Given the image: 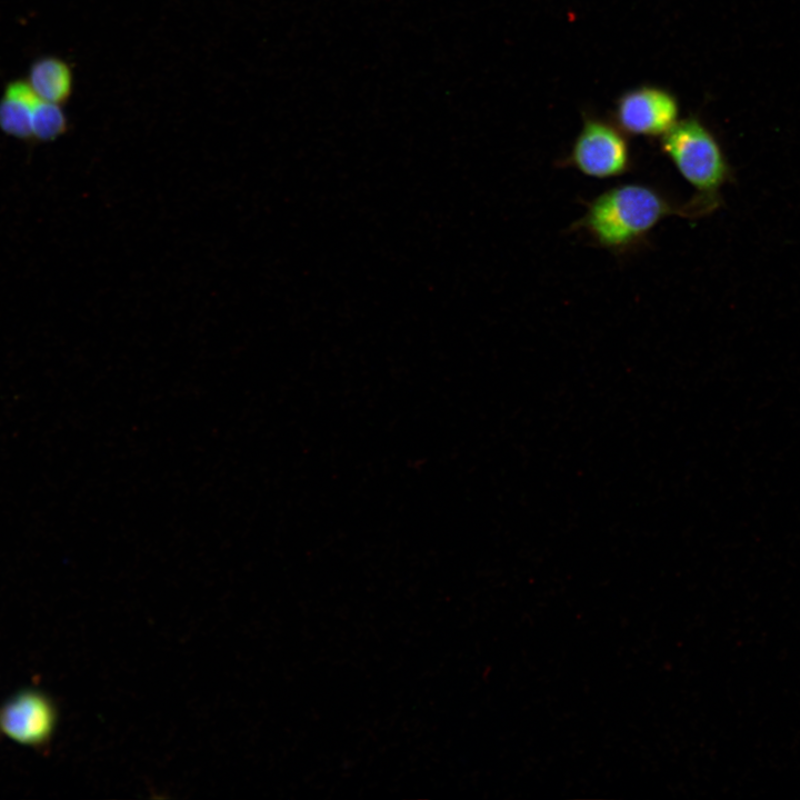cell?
I'll list each match as a JSON object with an SVG mask.
<instances>
[{
    "label": "cell",
    "mask_w": 800,
    "mask_h": 800,
    "mask_svg": "<svg viewBox=\"0 0 800 800\" xmlns=\"http://www.w3.org/2000/svg\"><path fill=\"white\" fill-rule=\"evenodd\" d=\"M669 216L690 219L687 203H673L648 184L623 183L587 202L584 214L572 230L584 231L596 246L623 254L646 243L649 233Z\"/></svg>",
    "instance_id": "1"
},
{
    "label": "cell",
    "mask_w": 800,
    "mask_h": 800,
    "mask_svg": "<svg viewBox=\"0 0 800 800\" xmlns=\"http://www.w3.org/2000/svg\"><path fill=\"white\" fill-rule=\"evenodd\" d=\"M661 151L696 190L687 202L691 219L709 216L722 204V188L734 179L733 168L716 134L697 116L679 119L660 138Z\"/></svg>",
    "instance_id": "2"
},
{
    "label": "cell",
    "mask_w": 800,
    "mask_h": 800,
    "mask_svg": "<svg viewBox=\"0 0 800 800\" xmlns=\"http://www.w3.org/2000/svg\"><path fill=\"white\" fill-rule=\"evenodd\" d=\"M560 164L596 179L626 174L632 164L628 137L613 121L584 116L570 152Z\"/></svg>",
    "instance_id": "3"
},
{
    "label": "cell",
    "mask_w": 800,
    "mask_h": 800,
    "mask_svg": "<svg viewBox=\"0 0 800 800\" xmlns=\"http://www.w3.org/2000/svg\"><path fill=\"white\" fill-rule=\"evenodd\" d=\"M679 114V101L671 91L642 84L617 99L613 122L627 136L660 139L677 123Z\"/></svg>",
    "instance_id": "4"
},
{
    "label": "cell",
    "mask_w": 800,
    "mask_h": 800,
    "mask_svg": "<svg viewBox=\"0 0 800 800\" xmlns=\"http://www.w3.org/2000/svg\"><path fill=\"white\" fill-rule=\"evenodd\" d=\"M58 713L44 693L24 689L10 697L0 709V728L16 742L39 747L53 734Z\"/></svg>",
    "instance_id": "5"
},
{
    "label": "cell",
    "mask_w": 800,
    "mask_h": 800,
    "mask_svg": "<svg viewBox=\"0 0 800 800\" xmlns=\"http://www.w3.org/2000/svg\"><path fill=\"white\" fill-rule=\"evenodd\" d=\"M38 99L27 80L8 82L0 99V129L18 139H32L33 111Z\"/></svg>",
    "instance_id": "6"
},
{
    "label": "cell",
    "mask_w": 800,
    "mask_h": 800,
    "mask_svg": "<svg viewBox=\"0 0 800 800\" xmlns=\"http://www.w3.org/2000/svg\"><path fill=\"white\" fill-rule=\"evenodd\" d=\"M27 82L40 99L62 104L72 93L73 73L67 61L46 56L32 62Z\"/></svg>",
    "instance_id": "7"
},
{
    "label": "cell",
    "mask_w": 800,
    "mask_h": 800,
    "mask_svg": "<svg viewBox=\"0 0 800 800\" xmlns=\"http://www.w3.org/2000/svg\"><path fill=\"white\" fill-rule=\"evenodd\" d=\"M67 117L61 104L38 99L32 120V139L51 141L67 130Z\"/></svg>",
    "instance_id": "8"
}]
</instances>
